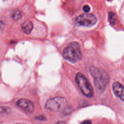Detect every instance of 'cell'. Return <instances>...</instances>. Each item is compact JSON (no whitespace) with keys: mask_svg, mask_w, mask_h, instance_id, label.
<instances>
[{"mask_svg":"<svg viewBox=\"0 0 124 124\" xmlns=\"http://www.w3.org/2000/svg\"><path fill=\"white\" fill-rule=\"evenodd\" d=\"M23 124V123H18V124Z\"/></svg>","mask_w":124,"mask_h":124,"instance_id":"2e32d148","label":"cell"},{"mask_svg":"<svg viewBox=\"0 0 124 124\" xmlns=\"http://www.w3.org/2000/svg\"><path fill=\"white\" fill-rule=\"evenodd\" d=\"M108 0V1H110V0Z\"/></svg>","mask_w":124,"mask_h":124,"instance_id":"e0dca14e","label":"cell"},{"mask_svg":"<svg viewBox=\"0 0 124 124\" xmlns=\"http://www.w3.org/2000/svg\"><path fill=\"white\" fill-rule=\"evenodd\" d=\"M75 81L83 95L87 97H92L93 96V87L84 75L81 73H78L76 76Z\"/></svg>","mask_w":124,"mask_h":124,"instance_id":"3957f363","label":"cell"},{"mask_svg":"<svg viewBox=\"0 0 124 124\" xmlns=\"http://www.w3.org/2000/svg\"><path fill=\"white\" fill-rule=\"evenodd\" d=\"M80 124H92V122L90 120H85L82 122Z\"/></svg>","mask_w":124,"mask_h":124,"instance_id":"5bb4252c","label":"cell"},{"mask_svg":"<svg viewBox=\"0 0 124 124\" xmlns=\"http://www.w3.org/2000/svg\"><path fill=\"white\" fill-rule=\"evenodd\" d=\"M63 57L69 61L75 63L82 58V53L79 44L76 42L69 43L63 49Z\"/></svg>","mask_w":124,"mask_h":124,"instance_id":"7a4b0ae2","label":"cell"},{"mask_svg":"<svg viewBox=\"0 0 124 124\" xmlns=\"http://www.w3.org/2000/svg\"><path fill=\"white\" fill-rule=\"evenodd\" d=\"M112 89L115 95L124 101V87L123 85L118 82H115L113 84Z\"/></svg>","mask_w":124,"mask_h":124,"instance_id":"52a82bcc","label":"cell"},{"mask_svg":"<svg viewBox=\"0 0 124 124\" xmlns=\"http://www.w3.org/2000/svg\"><path fill=\"white\" fill-rule=\"evenodd\" d=\"M33 26L31 21L26 20L21 25V29L22 31L26 34H29L32 30Z\"/></svg>","mask_w":124,"mask_h":124,"instance_id":"ba28073f","label":"cell"},{"mask_svg":"<svg viewBox=\"0 0 124 124\" xmlns=\"http://www.w3.org/2000/svg\"><path fill=\"white\" fill-rule=\"evenodd\" d=\"M5 26V21L2 18H0V30H3Z\"/></svg>","mask_w":124,"mask_h":124,"instance_id":"7c38bea8","label":"cell"},{"mask_svg":"<svg viewBox=\"0 0 124 124\" xmlns=\"http://www.w3.org/2000/svg\"><path fill=\"white\" fill-rule=\"evenodd\" d=\"M56 124H66L65 122L61 121H58Z\"/></svg>","mask_w":124,"mask_h":124,"instance_id":"9a60e30c","label":"cell"},{"mask_svg":"<svg viewBox=\"0 0 124 124\" xmlns=\"http://www.w3.org/2000/svg\"><path fill=\"white\" fill-rule=\"evenodd\" d=\"M22 16L21 13L20 11L18 10H15L13 11L11 14V17L13 20L16 21L21 18Z\"/></svg>","mask_w":124,"mask_h":124,"instance_id":"9c48e42d","label":"cell"},{"mask_svg":"<svg viewBox=\"0 0 124 124\" xmlns=\"http://www.w3.org/2000/svg\"><path fill=\"white\" fill-rule=\"evenodd\" d=\"M83 10L86 12V13H88L90 11V7L89 5H85L84 6H83Z\"/></svg>","mask_w":124,"mask_h":124,"instance_id":"4fadbf2b","label":"cell"},{"mask_svg":"<svg viewBox=\"0 0 124 124\" xmlns=\"http://www.w3.org/2000/svg\"><path fill=\"white\" fill-rule=\"evenodd\" d=\"M67 105L66 98L57 96L48 99L45 104L46 108L54 111H59L65 109Z\"/></svg>","mask_w":124,"mask_h":124,"instance_id":"277c9868","label":"cell"},{"mask_svg":"<svg viewBox=\"0 0 124 124\" xmlns=\"http://www.w3.org/2000/svg\"><path fill=\"white\" fill-rule=\"evenodd\" d=\"M108 20L110 24L112 25H114L117 23V20L115 15L112 12H110L108 13Z\"/></svg>","mask_w":124,"mask_h":124,"instance_id":"30bf717a","label":"cell"},{"mask_svg":"<svg viewBox=\"0 0 124 124\" xmlns=\"http://www.w3.org/2000/svg\"><path fill=\"white\" fill-rule=\"evenodd\" d=\"M16 105L28 113H32L34 110V106L31 101L28 99L21 98L16 102Z\"/></svg>","mask_w":124,"mask_h":124,"instance_id":"8992f818","label":"cell"},{"mask_svg":"<svg viewBox=\"0 0 124 124\" xmlns=\"http://www.w3.org/2000/svg\"><path fill=\"white\" fill-rule=\"evenodd\" d=\"M11 111V109L10 108L0 106V114L1 113H8Z\"/></svg>","mask_w":124,"mask_h":124,"instance_id":"8fae6325","label":"cell"},{"mask_svg":"<svg viewBox=\"0 0 124 124\" xmlns=\"http://www.w3.org/2000/svg\"><path fill=\"white\" fill-rule=\"evenodd\" d=\"M89 71L93 78L97 91L99 93H103L105 90L108 81L107 74L104 70L94 66L90 67Z\"/></svg>","mask_w":124,"mask_h":124,"instance_id":"6da1fadb","label":"cell"},{"mask_svg":"<svg viewBox=\"0 0 124 124\" xmlns=\"http://www.w3.org/2000/svg\"></svg>","mask_w":124,"mask_h":124,"instance_id":"ac0fdd59","label":"cell"},{"mask_svg":"<svg viewBox=\"0 0 124 124\" xmlns=\"http://www.w3.org/2000/svg\"><path fill=\"white\" fill-rule=\"evenodd\" d=\"M75 23L78 26L91 27L96 24L97 19L92 14H83L75 18Z\"/></svg>","mask_w":124,"mask_h":124,"instance_id":"5b68a950","label":"cell"}]
</instances>
